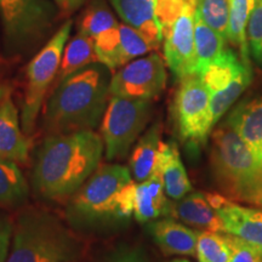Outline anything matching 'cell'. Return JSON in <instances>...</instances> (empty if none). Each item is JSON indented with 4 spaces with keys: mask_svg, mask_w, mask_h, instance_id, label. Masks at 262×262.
<instances>
[{
    "mask_svg": "<svg viewBox=\"0 0 262 262\" xmlns=\"http://www.w3.org/2000/svg\"><path fill=\"white\" fill-rule=\"evenodd\" d=\"M31 147V140L19 127L18 111L10 90L0 101V158L24 164L28 160Z\"/></svg>",
    "mask_w": 262,
    "mask_h": 262,
    "instance_id": "cell-13",
    "label": "cell"
},
{
    "mask_svg": "<svg viewBox=\"0 0 262 262\" xmlns=\"http://www.w3.org/2000/svg\"><path fill=\"white\" fill-rule=\"evenodd\" d=\"M247 35L253 57L258 64H262V0H256L255 3L249 18Z\"/></svg>",
    "mask_w": 262,
    "mask_h": 262,
    "instance_id": "cell-32",
    "label": "cell"
},
{
    "mask_svg": "<svg viewBox=\"0 0 262 262\" xmlns=\"http://www.w3.org/2000/svg\"><path fill=\"white\" fill-rule=\"evenodd\" d=\"M195 5L188 4L168 32L163 34L164 60L176 79L195 75Z\"/></svg>",
    "mask_w": 262,
    "mask_h": 262,
    "instance_id": "cell-11",
    "label": "cell"
},
{
    "mask_svg": "<svg viewBox=\"0 0 262 262\" xmlns=\"http://www.w3.org/2000/svg\"><path fill=\"white\" fill-rule=\"evenodd\" d=\"M29 188L17 164L0 158V204L17 205L27 201Z\"/></svg>",
    "mask_w": 262,
    "mask_h": 262,
    "instance_id": "cell-25",
    "label": "cell"
},
{
    "mask_svg": "<svg viewBox=\"0 0 262 262\" xmlns=\"http://www.w3.org/2000/svg\"><path fill=\"white\" fill-rule=\"evenodd\" d=\"M231 245V257L228 262H261L262 254L243 239L228 234Z\"/></svg>",
    "mask_w": 262,
    "mask_h": 262,
    "instance_id": "cell-35",
    "label": "cell"
},
{
    "mask_svg": "<svg viewBox=\"0 0 262 262\" xmlns=\"http://www.w3.org/2000/svg\"><path fill=\"white\" fill-rule=\"evenodd\" d=\"M195 14L209 27L227 39L229 26L228 0H196Z\"/></svg>",
    "mask_w": 262,
    "mask_h": 262,
    "instance_id": "cell-28",
    "label": "cell"
},
{
    "mask_svg": "<svg viewBox=\"0 0 262 262\" xmlns=\"http://www.w3.org/2000/svg\"><path fill=\"white\" fill-rule=\"evenodd\" d=\"M118 25L119 24L114 18L110 9L103 3L96 2L93 3L85 11L83 17H81L78 33L89 35V37L95 39L101 33L117 27Z\"/></svg>",
    "mask_w": 262,
    "mask_h": 262,
    "instance_id": "cell-29",
    "label": "cell"
},
{
    "mask_svg": "<svg viewBox=\"0 0 262 262\" xmlns=\"http://www.w3.org/2000/svg\"><path fill=\"white\" fill-rule=\"evenodd\" d=\"M9 91H10V88L8 86V85L0 84V101L3 100V97H4L5 95L9 93Z\"/></svg>",
    "mask_w": 262,
    "mask_h": 262,
    "instance_id": "cell-38",
    "label": "cell"
},
{
    "mask_svg": "<svg viewBox=\"0 0 262 262\" xmlns=\"http://www.w3.org/2000/svg\"><path fill=\"white\" fill-rule=\"evenodd\" d=\"M168 198L162 175L156 169L146 181L136 182L134 217L140 224H148L160 216H170L172 203Z\"/></svg>",
    "mask_w": 262,
    "mask_h": 262,
    "instance_id": "cell-15",
    "label": "cell"
},
{
    "mask_svg": "<svg viewBox=\"0 0 262 262\" xmlns=\"http://www.w3.org/2000/svg\"><path fill=\"white\" fill-rule=\"evenodd\" d=\"M165 85V63L159 54L153 52L129 62L112 75L110 95L134 100H152L163 93Z\"/></svg>",
    "mask_w": 262,
    "mask_h": 262,
    "instance_id": "cell-10",
    "label": "cell"
},
{
    "mask_svg": "<svg viewBox=\"0 0 262 262\" xmlns=\"http://www.w3.org/2000/svg\"><path fill=\"white\" fill-rule=\"evenodd\" d=\"M98 62L94 39L89 35L78 33L64 48V54L60 66L58 80H63L86 66Z\"/></svg>",
    "mask_w": 262,
    "mask_h": 262,
    "instance_id": "cell-23",
    "label": "cell"
},
{
    "mask_svg": "<svg viewBox=\"0 0 262 262\" xmlns=\"http://www.w3.org/2000/svg\"><path fill=\"white\" fill-rule=\"evenodd\" d=\"M173 122L183 142L204 145L214 129L210 93L198 75L183 78L173 98Z\"/></svg>",
    "mask_w": 262,
    "mask_h": 262,
    "instance_id": "cell-9",
    "label": "cell"
},
{
    "mask_svg": "<svg viewBox=\"0 0 262 262\" xmlns=\"http://www.w3.org/2000/svg\"><path fill=\"white\" fill-rule=\"evenodd\" d=\"M157 169L162 175L165 193L170 199L179 201L192 192V183L188 179L175 141L160 142Z\"/></svg>",
    "mask_w": 262,
    "mask_h": 262,
    "instance_id": "cell-19",
    "label": "cell"
},
{
    "mask_svg": "<svg viewBox=\"0 0 262 262\" xmlns=\"http://www.w3.org/2000/svg\"><path fill=\"white\" fill-rule=\"evenodd\" d=\"M170 217L179 219L183 224L201 228L203 231L224 233V225L217 212L209 203L205 193H188L183 198L175 201V203L171 204Z\"/></svg>",
    "mask_w": 262,
    "mask_h": 262,
    "instance_id": "cell-18",
    "label": "cell"
},
{
    "mask_svg": "<svg viewBox=\"0 0 262 262\" xmlns=\"http://www.w3.org/2000/svg\"><path fill=\"white\" fill-rule=\"evenodd\" d=\"M81 244L60 219L28 209L18 216L6 262H75Z\"/></svg>",
    "mask_w": 262,
    "mask_h": 262,
    "instance_id": "cell-5",
    "label": "cell"
},
{
    "mask_svg": "<svg viewBox=\"0 0 262 262\" xmlns=\"http://www.w3.org/2000/svg\"><path fill=\"white\" fill-rule=\"evenodd\" d=\"M120 32V52L122 60L125 66L134 58L142 56L152 50L150 45L135 28L127 25H119Z\"/></svg>",
    "mask_w": 262,
    "mask_h": 262,
    "instance_id": "cell-31",
    "label": "cell"
},
{
    "mask_svg": "<svg viewBox=\"0 0 262 262\" xmlns=\"http://www.w3.org/2000/svg\"><path fill=\"white\" fill-rule=\"evenodd\" d=\"M124 24L135 28L146 39L152 50L160 47L162 28L156 17L158 0H111Z\"/></svg>",
    "mask_w": 262,
    "mask_h": 262,
    "instance_id": "cell-14",
    "label": "cell"
},
{
    "mask_svg": "<svg viewBox=\"0 0 262 262\" xmlns=\"http://www.w3.org/2000/svg\"><path fill=\"white\" fill-rule=\"evenodd\" d=\"M186 2H187V3H191V4H193V5H195V2H196V0H186Z\"/></svg>",
    "mask_w": 262,
    "mask_h": 262,
    "instance_id": "cell-40",
    "label": "cell"
},
{
    "mask_svg": "<svg viewBox=\"0 0 262 262\" xmlns=\"http://www.w3.org/2000/svg\"><path fill=\"white\" fill-rule=\"evenodd\" d=\"M188 4L191 3H187L186 0H158L156 17L158 19L163 34L171 28Z\"/></svg>",
    "mask_w": 262,
    "mask_h": 262,
    "instance_id": "cell-33",
    "label": "cell"
},
{
    "mask_svg": "<svg viewBox=\"0 0 262 262\" xmlns=\"http://www.w3.org/2000/svg\"><path fill=\"white\" fill-rule=\"evenodd\" d=\"M210 166L221 194L231 201L262 208V165L224 123L211 134Z\"/></svg>",
    "mask_w": 262,
    "mask_h": 262,
    "instance_id": "cell-4",
    "label": "cell"
},
{
    "mask_svg": "<svg viewBox=\"0 0 262 262\" xmlns=\"http://www.w3.org/2000/svg\"><path fill=\"white\" fill-rule=\"evenodd\" d=\"M226 123L243 140L262 165V98L238 104Z\"/></svg>",
    "mask_w": 262,
    "mask_h": 262,
    "instance_id": "cell-17",
    "label": "cell"
},
{
    "mask_svg": "<svg viewBox=\"0 0 262 262\" xmlns=\"http://www.w3.org/2000/svg\"><path fill=\"white\" fill-rule=\"evenodd\" d=\"M155 242L165 255L195 256L198 232L180 224L171 217L150 222L148 225Z\"/></svg>",
    "mask_w": 262,
    "mask_h": 262,
    "instance_id": "cell-16",
    "label": "cell"
},
{
    "mask_svg": "<svg viewBox=\"0 0 262 262\" xmlns=\"http://www.w3.org/2000/svg\"><path fill=\"white\" fill-rule=\"evenodd\" d=\"M111 79L110 68L96 62L61 80L44 114V125L49 135L96 127L106 112Z\"/></svg>",
    "mask_w": 262,
    "mask_h": 262,
    "instance_id": "cell-2",
    "label": "cell"
},
{
    "mask_svg": "<svg viewBox=\"0 0 262 262\" xmlns=\"http://www.w3.org/2000/svg\"><path fill=\"white\" fill-rule=\"evenodd\" d=\"M55 3L60 6L61 10L70 14V12H73L79 9L85 3V0H55Z\"/></svg>",
    "mask_w": 262,
    "mask_h": 262,
    "instance_id": "cell-37",
    "label": "cell"
},
{
    "mask_svg": "<svg viewBox=\"0 0 262 262\" xmlns=\"http://www.w3.org/2000/svg\"><path fill=\"white\" fill-rule=\"evenodd\" d=\"M72 26V21L64 22L27 66V84L21 118L25 134H31L34 129L45 94L56 77L57 71H60L62 55L70 38Z\"/></svg>",
    "mask_w": 262,
    "mask_h": 262,
    "instance_id": "cell-6",
    "label": "cell"
},
{
    "mask_svg": "<svg viewBox=\"0 0 262 262\" xmlns=\"http://www.w3.org/2000/svg\"><path fill=\"white\" fill-rule=\"evenodd\" d=\"M224 225V233L235 235L262 254V209L245 206L221 193H205Z\"/></svg>",
    "mask_w": 262,
    "mask_h": 262,
    "instance_id": "cell-12",
    "label": "cell"
},
{
    "mask_svg": "<svg viewBox=\"0 0 262 262\" xmlns=\"http://www.w3.org/2000/svg\"><path fill=\"white\" fill-rule=\"evenodd\" d=\"M54 9L48 0H0V19L10 51H25L51 27Z\"/></svg>",
    "mask_w": 262,
    "mask_h": 262,
    "instance_id": "cell-8",
    "label": "cell"
},
{
    "mask_svg": "<svg viewBox=\"0 0 262 262\" xmlns=\"http://www.w3.org/2000/svg\"><path fill=\"white\" fill-rule=\"evenodd\" d=\"M152 113L150 100L111 96L101 124L108 160L125 158L131 146L145 130Z\"/></svg>",
    "mask_w": 262,
    "mask_h": 262,
    "instance_id": "cell-7",
    "label": "cell"
},
{
    "mask_svg": "<svg viewBox=\"0 0 262 262\" xmlns=\"http://www.w3.org/2000/svg\"><path fill=\"white\" fill-rule=\"evenodd\" d=\"M229 2V26L227 39L234 47L239 48L242 61L249 62L247 29L249 18L253 12L256 0H228Z\"/></svg>",
    "mask_w": 262,
    "mask_h": 262,
    "instance_id": "cell-24",
    "label": "cell"
},
{
    "mask_svg": "<svg viewBox=\"0 0 262 262\" xmlns=\"http://www.w3.org/2000/svg\"><path fill=\"white\" fill-rule=\"evenodd\" d=\"M168 262H189V261L185 260V258H173V260L168 261Z\"/></svg>",
    "mask_w": 262,
    "mask_h": 262,
    "instance_id": "cell-39",
    "label": "cell"
},
{
    "mask_svg": "<svg viewBox=\"0 0 262 262\" xmlns=\"http://www.w3.org/2000/svg\"><path fill=\"white\" fill-rule=\"evenodd\" d=\"M136 181L120 164L100 166L72 196L66 215L77 229L123 225L134 215Z\"/></svg>",
    "mask_w": 262,
    "mask_h": 262,
    "instance_id": "cell-3",
    "label": "cell"
},
{
    "mask_svg": "<svg viewBox=\"0 0 262 262\" xmlns=\"http://www.w3.org/2000/svg\"><path fill=\"white\" fill-rule=\"evenodd\" d=\"M261 262H262V261H261Z\"/></svg>",
    "mask_w": 262,
    "mask_h": 262,
    "instance_id": "cell-41",
    "label": "cell"
},
{
    "mask_svg": "<svg viewBox=\"0 0 262 262\" xmlns=\"http://www.w3.org/2000/svg\"><path fill=\"white\" fill-rule=\"evenodd\" d=\"M12 232H14V228H12L10 219L4 214H0V262H6V258H8Z\"/></svg>",
    "mask_w": 262,
    "mask_h": 262,
    "instance_id": "cell-36",
    "label": "cell"
},
{
    "mask_svg": "<svg viewBox=\"0 0 262 262\" xmlns=\"http://www.w3.org/2000/svg\"><path fill=\"white\" fill-rule=\"evenodd\" d=\"M244 64L247 63L239 60L233 51L226 49L220 56L199 75V78L208 88L210 95L215 94L227 88L239 74Z\"/></svg>",
    "mask_w": 262,
    "mask_h": 262,
    "instance_id": "cell-22",
    "label": "cell"
},
{
    "mask_svg": "<svg viewBox=\"0 0 262 262\" xmlns=\"http://www.w3.org/2000/svg\"><path fill=\"white\" fill-rule=\"evenodd\" d=\"M253 73H251L250 63L244 64L239 74L231 81L227 88L217 93L210 95V113L212 125H216L222 116L231 108L238 97L244 93V90L250 85Z\"/></svg>",
    "mask_w": 262,
    "mask_h": 262,
    "instance_id": "cell-26",
    "label": "cell"
},
{
    "mask_svg": "<svg viewBox=\"0 0 262 262\" xmlns=\"http://www.w3.org/2000/svg\"><path fill=\"white\" fill-rule=\"evenodd\" d=\"M195 256L198 262H228L231 257L228 234L212 231L198 232Z\"/></svg>",
    "mask_w": 262,
    "mask_h": 262,
    "instance_id": "cell-27",
    "label": "cell"
},
{
    "mask_svg": "<svg viewBox=\"0 0 262 262\" xmlns=\"http://www.w3.org/2000/svg\"><path fill=\"white\" fill-rule=\"evenodd\" d=\"M103 148L102 137L93 130L47 137L33 168L34 192L47 201L73 195L98 169Z\"/></svg>",
    "mask_w": 262,
    "mask_h": 262,
    "instance_id": "cell-1",
    "label": "cell"
},
{
    "mask_svg": "<svg viewBox=\"0 0 262 262\" xmlns=\"http://www.w3.org/2000/svg\"><path fill=\"white\" fill-rule=\"evenodd\" d=\"M160 142V125L155 124L134 147L129 160V169L136 182L146 181L156 171Z\"/></svg>",
    "mask_w": 262,
    "mask_h": 262,
    "instance_id": "cell-20",
    "label": "cell"
},
{
    "mask_svg": "<svg viewBox=\"0 0 262 262\" xmlns=\"http://www.w3.org/2000/svg\"><path fill=\"white\" fill-rule=\"evenodd\" d=\"M101 262H150L146 249L135 244H120Z\"/></svg>",
    "mask_w": 262,
    "mask_h": 262,
    "instance_id": "cell-34",
    "label": "cell"
},
{
    "mask_svg": "<svg viewBox=\"0 0 262 262\" xmlns=\"http://www.w3.org/2000/svg\"><path fill=\"white\" fill-rule=\"evenodd\" d=\"M95 50L98 62L106 66L111 71L123 67L122 52H120L119 25L117 27L101 33L94 39Z\"/></svg>",
    "mask_w": 262,
    "mask_h": 262,
    "instance_id": "cell-30",
    "label": "cell"
},
{
    "mask_svg": "<svg viewBox=\"0 0 262 262\" xmlns=\"http://www.w3.org/2000/svg\"><path fill=\"white\" fill-rule=\"evenodd\" d=\"M226 38L209 27L198 15L194 14L195 75H201L206 68L226 50Z\"/></svg>",
    "mask_w": 262,
    "mask_h": 262,
    "instance_id": "cell-21",
    "label": "cell"
}]
</instances>
